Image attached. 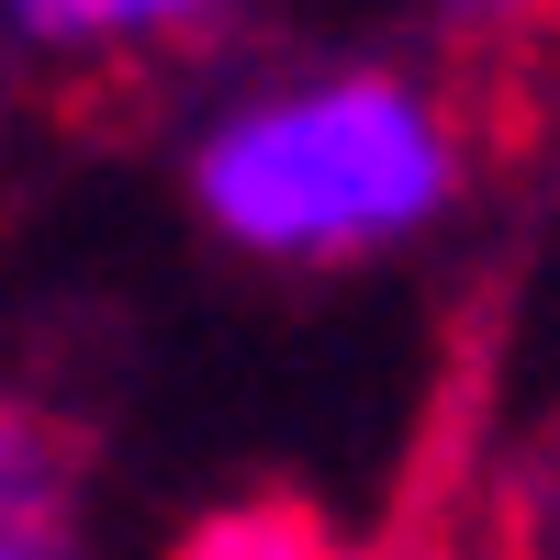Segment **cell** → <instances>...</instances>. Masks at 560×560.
<instances>
[{"mask_svg": "<svg viewBox=\"0 0 560 560\" xmlns=\"http://www.w3.org/2000/svg\"><path fill=\"white\" fill-rule=\"evenodd\" d=\"M191 191L247 258H359L459 191V124L393 68H348L213 124Z\"/></svg>", "mask_w": 560, "mask_h": 560, "instance_id": "cell-1", "label": "cell"}, {"mask_svg": "<svg viewBox=\"0 0 560 560\" xmlns=\"http://www.w3.org/2000/svg\"><path fill=\"white\" fill-rule=\"evenodd\" d=\"M90 427L0 393V560H90Z\"/></svg>", "mask_w": 560, "mask_h": 560, "instance_id": "cell-2", "label": "cell"}, {"mask_svg": "<svg viewBox=\"0 0 560 560\" xmlns=\"http://www.w3.org/2000/svg\"><path fill=\"white\" fill-rule=\"evenodd\" d=\"M448 34V90L459 113H493L504 135H538L560 102V0H438Z\"/></svg>", "mask_w": 560, "mask_h": 560, "instance_id": "cell-3", "label": "cell"}, {"mask_svg": "<svg viewBox=\"0 0 560 560\" xmlns=\"http://www.w3.org/2000/svg\"><path fill=\"white\" fill-rule=\"evenodd\" d=\"M168 560H348V538H337V516H325L314 493L247 482V493L202 504V516L168 538Z\"/></svg>", "mask_w": 560, "mask_h": 560, "instance_id": "cell-4", "label": "cell"}, {"mask_svg": "<svg viewBox=\"0 0 560 560\" xmlns=\"http://www.w3.org/2000/svg\"><path fill=\"white\" fill-rule=\"evenodd\" d=\"M202 0H12V23L45 34V45H124V34H158Z\"/></svg>", "mask_w": 560, "mask_h": 560, "instance_id": "cell-5", "label": "cell"}]
</instances>
